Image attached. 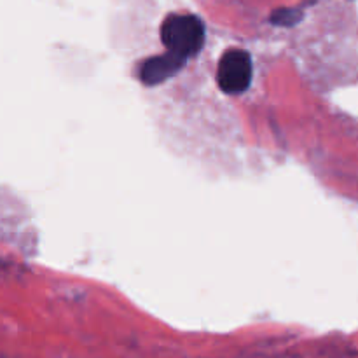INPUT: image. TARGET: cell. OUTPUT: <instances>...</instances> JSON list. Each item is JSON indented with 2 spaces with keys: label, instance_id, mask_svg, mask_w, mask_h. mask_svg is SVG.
<instances>
[{
  "label": "cell",
  "instance_id": "obj_1",
  "mask_svg": "<svg viewBox=\"0 0 358 358\" xmlns=\"http://www.w3.org/2000/svg\"><path fill=\"white\" fill-rule=\"evenodd\" d=\"M159 37L166 52L187 62L205 44V24L194 14H170L161 24Z\"/></svg>",
  "mask_w": 358,
  "mask_h": 358
},
{
  "label": "cell",
  "instance_id": "obj_2",
  "mask_svg": "<svg viewBox=\"0 0 358 358\" xmlns=\"http://www.w3.org/2000/svg\"><path fill=\"white\" fill-rule=\"evenodd\" d=\"M252 58L245 49H227L217 66V84L226 94H241L248 90L252 80Z\"/></svg>",
  "mask_w": 358,
  "mask_h": 358
},
{
  "label": "cell",
  "instance_id": "obj_3",
  "mask_svg": "<svg viewBox=\"0 0 358 358\" xmlns=\"http://www.w3.org/2000/svg\"><path fill=\"white\" fill-rule=\"evenodd\" d=\"M184 59L178 58V56L170 55V52H164L161 56H154L149 62L143 65L142 72H140V77L145 84L149 86H154V84L161 83V80L168 79V77L173 76L182 65H184Z\"/></svg>",
  "mask_w": 358,
  "mask_h": 358
}]
</instances>
